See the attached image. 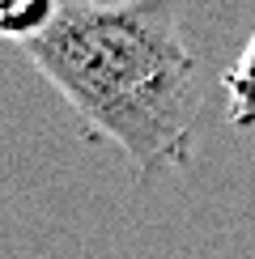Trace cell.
Instances as JSON below:
<instances>
[{"label": "cell", "instance_id": "2", "mask_svg": "<svg viewBox=\"0 0 255 259\" xmlns=\"http://www.w3.org/2000/svg\"><path fill=\"white\" fill-rule=\"evenodd\" d=\"M64 0H0V38H13L26 47L56 21Z\"/></svg>", "mask_w": 255, "mask_h": 259}, {"label": "cell", "instance_id": "1", "mask_svg": "<svg viewBox=\"0 0 255 259\" xmlns=\"http://www.w3.org/2000/svg\"><path fill=\"white\" fill-rule=\"evenodd\" d=\"M183 0H64L26 60L141 175L183 166L200 115V64L179 26Z\"/></svg>", "mask_w": 255, "mask_h": 259}]
</instances>
